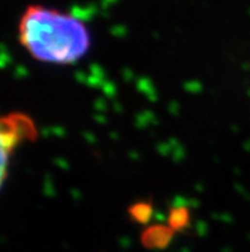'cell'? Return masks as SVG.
<instances>
[{
  "label": "cell",
  "mask_w": 250,
  "mask_h": 252,
  "mask_svg": "<svg viewBox=\"0 0 250 252\" xmlns=\"http://www.w3.org/2000/svg\"><path fill=\"white\" fill-rule=\"evenodd\" d=\"M128 214L134 223L148 224L153 216V206L150 201H138L129 206Z\"/></svg>",
  "instance_id": "obj_4"
},
{
  "label": "cell",
  "mask_w": 250,
  "mask_h": 252,
  "mask_svg": "<svg viewBox=\"0 0 250 252\" xmlns=\"http://www.w3.org/2000/svg\"><path fill=\"white\" fill-rule=\"evenodd\" d=\"M19 41L33 58L58 64L77 62L89 48L88 32L78 18L42 5L22 14Z\"/></svg>",
  "instance_id": "obj_1"
},
{
  "label": "cell",
  "mask_w": 250,
  "mask_h": 252,
  "mask_svg": "<svg viewBox=\"0 0 250 252\" xmlns=\"http://www.w3.org/2000/svg\"><path fill=\"white\" fill-rule=\"evenodd\" d=\"M185 202V200H184ZM178 204L174 202V206L168 213V227L172 231H184L190 225V210L188 209V204Z\"/></svg>",
  "instance_id": "obj_3"
},
{
  "label": "cell",
  "mask_w": 250,
  "mask_h": 252,
  "mask_svg": "<svg viewBox=\"0 0 250 252\" xmlns=\"http://www.w3.org/2000/svg\"><path fill=\"white\" fill-rule=\"evenodd\" d=\"M174 231L166 225H152L142 235V242L150 249H164L170 243Z\"/></svg>",
  "instance_id": "obj_2"
}]
</instances>
